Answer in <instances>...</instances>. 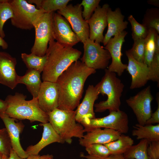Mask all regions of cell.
Here are the masks:
<instances>
[{"label": "cell", "instance_id": "obj_3", "mask_svg": "<svg viewBox=\"0 0 159 159\" xmlns=\"http://www.w3.org/2000/svg\"><path fill=\"white\" fill-rule=\"evenodd\" d=\"M26 95L18 92L8 95L5 100L7 104L5 113L16 120L26 119L31 122L38 121L43 123L49 122L47 113L39 107L37 98L26 100Z\"/></svg>", "mask_w": 159, "mask_h": 159}, {"label": "cell", "instance_id": "obj_20", "mask_svg": "<svg viewBox=\"0 0 159 159\" xmlns=\"http://www.w3.org/2000/svg\"><path fill=\"white\" fill-rule=\"evenodd\" d=\"M121 134L111 129L96 128L87 132L79 139V143L81 146L86 147L91 144H105L117 139Z\"/></svg>", "mask_w": 159, "mask_h": 159}, {"label": "cell", "instance_id": "obj_4", "mask_svg": "<svg viewBox=\"0 0 159 159\" xmlns=\"http://www.w3.org/2000/svg\"><path fill=\"white\" fill-rule=\"evenodd\" d=\"M96 85L100 94L106 95L107 99L94 104L95 112H102L107 110L109 112L120 110V98L124 85L116 73L105 69L104 75Z\"/></svg>", "mask_w": 159, "mask_h": 159}, {"label": "cell", "instance_id": "obj_15", "mask_svg": "<svg viewBox=\"0 0 159 159\" xmlns=\"http://www.w3.org/2000/svg\"><path fill=\"white\" fill-rule=\"evenodd\" d=\"M100 94L96 85H90L86 90L82 102L77 107L75 118L77 122L82 125L87 123L90 119L95 118L94 110V103Z\"/></svg>", "mask_w": 159, "mask_h": 159}, {"label": "cell", "instance_id": "obj_36", "mask_svg": "<svg viewBox=\"0 0 159 159\" xmlns=\"http://www.w3.org/2000/svg\"><path fill=\"white\" fill-rule=\"evenodd\" d=\"M100 0H83L80 4L83 6L82 14L84 19L87 21L91 16L95 10L99 6Z\"/></svg>", "mask_w": 159, "mask_h": 159}, {"label": "cell", "instance_id": "obj_21", "mask_svg": "<svg viewBox=\"0 0 159 159\" xmlns=\"http://www.w3.org/2000/svg\"><path fill=\"white\" fill-rule=\"evenodd\" d=\"M108 28L102 42L105 46L113 36L121 33L127 27L128 22L124 21V16L119 8L112 11L109 7L107 13Z\"/></svg>", "mask_w": 159, "mask_h": 159}, {"label": "cell", "instance_id": "obj_29", "mask_svg": "<svg viewBox=\"0 0 159 159\" xmlns=\"http://www.w3.org/2000/svg\"><path fill=\"white\" fill-rule=\"evenodd\" d=\"M10 0H0V35L3 38L5 36L3 29L6 22L13 16V11Z\"/></svg>", "mask_w": 159, "mask_h": 159}, {"label": "cell", "instance_id": "obj_40", "mask_svg": "<svg viewBox=\"0 0 159 159\" xmlns=\"http://www.w3.org/2000/svg\"><path fill=\"white\" fill-rule=\"evenodd\" d=\"M156 100L158 107L156 111L152 113L150 117L147 121L145 125H152L153 124L159 123V95H157Z\"/></svg>", "mask_w": 159, "mask_h": 159}, {"label": "cell", "instance_id": "obj_44", "mask_svg": "<svg viewBox=\"0 0 159 159\" xmlns=\"http://www.w3.org/2000/svg\"><path fill=\"white\" fill-rule=\"evenodd\" d=\"M8 159H24L19 156L14 150L11 148Z\"/></svg>", "mask_w": 159, "mask_h": 159}, {"label": "cell", "instance_id": "obj_10", "mask_svg": "<svg viewBox=\"0 0 159 159\" xmlns=\"http://www.w3.org/2000/svg\"><path fill=\"white\" fill-rule=\"evenodd\" d=\"M151 87L148 86L126 100L135 115L138 123L144 125L151 116V103L153 99Z\"/></svg>", "mask_w": 159, "mask_h": 159}, {"label": "cell", "instance_id": "obj_16", "mask_svg": "<svg viewBox=\"0 0 159 159\" xmlns=\"http://www.w3.org/2000/svg\"><path fill=\"white\" fill-rule=\"evenodd\" d=\"M0 117L8 134L12 148L20 157L24 159L27 158L29 155L23 148L20 141V135L24 125L21 121L16 122V119L10 117L5 113H0Z\"/></svg>", "mask_w": 159, "mask_h": 159}, {"label": "cell", "instance_id": "obj_48", "mask_svg": "<svg viewBox=\"0 0 159 159\" xmlns=\"http://www.w3.org/2000/svg\"><path fill=\"white\" fill-rule=\"evenodd\" d=\"M9 156L5 155L3 154L2 157L1 159H8Z\"/></svg>", "mask_w": 159, "mask_h": 159}, {"label": "cell", "instance_id": "obj_5", "mask_svg": "<svg viewBox=\"0 0 159 159\" xmlns=\"http://www.w3.org/2000/svg\"><path fill=\"white\" fill-rule=\"evenodd\" d=\"M47 113L49 122L65 142L70 144L73 138L80 139L83 137L84 127L76 121L75 110L57 108Z\"/></svg>", "mask_w": 159, "mask_h": 159}, {"label": "cell", "instance_id": "obj_13", "mask_svg": "<svg viewBox=\"0 0 159 159\" xmlns=\"http://www.w3.org/2000/svg\"><path fill=\"white\" fill-rule=\"evenodd\" d=\"M127 34V32L124 30L112 37L104 47L109 52L112 60L107 69L110 72L116 73L119 76L122 74L127 66V64L122 63L121 59L122 55V47Z\"/></svg>", "mask_w": 159, "mask_h": 159}, {"label": "cell", "instance_id": "obj_32", "mask_svg": "<svg viewBox=\"0 0 159 159\" xmlns=\"http://www.w3.org/2000/svg\"><path fill=\"white\" fill-rule=\"evenodd\" d=\"M70 1V0H42L41 9L46 13L54 12L66 7Z\"/></svg>", "mask_w": 159, "mask_h": 159}, {"label": "cell", "instance_id": "obj_9", "mask_svg": "<svg viewBox=\"0 0 159 159\" xmlns=\"http://www.w3.org/2000/svg\"><path fill=\"white\" fill-rule=\"evenodd\" d=\"M83 44L84 52L81 61L88 67L95 70L105 69L111 58L108 51L89 38Z\"/></svg>", "mask_w": 159, "mask_h": 159}, {"label": "cell", "instance_id": "obj_39", "mask_svg": "<svg viewBox=\"0 0 159 159\" xmlns=\"http://www.w3.org/2000/svg\"><path fill=\"white\" fill-rule=\"evenodd\" d=\"M80 157L85 159H126L123 154L112 155L106 157H102L96 156L86 155L83 153H81Z\"/></svg>", "mask_w": 159, "mask_h": 159}, {"label": "cell", "instance_id": "obj_14", "mask_svg": "<svg viewBox=\"0 0 159 159\" xmlns=\"http://www.w3.org/2000/svg\"><path fill=\"white\" fill-rule=\"evenodd\" d=\"M109 7L107 4H104L102 7L99 5L87 21L89 38L96 43L100 44L103 41L104 31L107 26V13Z\"/></svg>", "mask_w": 159, "mask_h": 159}, {"label": "cell", "instance_id": "obj_46", "mask_svg": "<svg viewBox=\"0 0 159 159\" xmlns=\"http://www.w3.org/2000/svg\"><path fill=\"white\" fill-rule=\"evenodd\" d=\"M155 51H159V35L157 33L155 37Z\"/></svg>", "mask_w": 159, "mask_h": 159}, {"label": "cell", "instance_id": "obj_38", "mask_svg": "<svg viewBox=\"0 0 159 159\" xmlns=\"http://www.w3.org/2000/svg\"><path fill=\"white\" fill-rule=\"evenodd\" d=\"M147 153L149 159H159V141L149 143Z\"/></svg>", "mask_w": 159, "mask_h": 159}, {"label": "cell", "instance_id": "obj_30", "mask_svg": "<svg viewBox=\"0 0 159 159\" xmlns=\"http://www.w3.org/2000/svg\"><path fill=\"white\" fill-rule=\"evenodd\" d=\"M143 24L148 29H155L159 34V11L158 8H152L147 10Z\"/></svg>", "mask_w": 159, "mask_h": 159}, {"label": "cell", "instance_id": "obj_8", "mask_svg": "<svg viewBox=\"0 0 159 159\" xmlns=\"http://www.w3.org/2000/svg\"><path fill=\"white\" fill-rule=\"evenodd\" d=\"M52 13H45L38 19L34 26L35 39L31 52L38 56H43L46 54L49 42L53 38Z\"/></svg>", "mask_w": 159, "mask_h": 159}, {"label": "cell", "instance_id": "obj_22", "mask_svg": "<svg viewBox=\"0 0 159 159\" xmlns=\"http://www.w3.org/2000/svg\"><path fill=\"white\" fill-rule=\"evenodd\" d=\"M39 125L43 127V131L41 140L34 145L29 146L26 150L28 155H38L40 152L48 145L54 143L62 144L65 142L54 129L49 122L41 123Z\"/></svg>", "mask_w": 159, "mask_h": 159}, {"label": "cell", "instance_id": "obj_19", "mask_svg": "<svg viewBox=\"0 0 159 159\" xmlns=\"http://www.w3.org/2000/svg\"><path fill=\"white\" fill-rule=\"evenodd\" d=\"M125 54L128 59L126 69L132 79L130 89H133L145 86L149 80L148 66L144 63L135 60L128 50L126 51Z\"/></svg>", "mask_w": 159, "mask_h": 159}, {"label": "cell", "instance_id": "obj_34", "mask_svg": "<svg viewBox=\"0 0 159 159\" xmlns=\"http://www.w3.org/2000/svg\"><path fill=\"white\" fill-rule=\"evenodd\" d=\"M148 67L149 80L157 82L159 86V51H155L153 59Z\"/></svg>", "mask_w": 159, "mask_h": 159}, {"label": "cell", "instance_id": "obj_45", "mask_svg": "<svg viewBox=\"0 0 159 159\" xmlns=\"http://www.w3.org/2000/svg\"><path fill=\"white\" fill-rule=\"evenodd\" d=\"M0 47L4 49H7L8 45L6 42L0 35Z\"/></svg>", "mask_w": 159, "mask_h": 159}, {"label": "cell", "instance_id": "obj_26", "mask_svg": "<svg viewBox=\"0 0 159 159\" xmlns=\"http://www.w3.org/2000/svg\"><path fill=\"white\" fill-rule=\"evenodd\" d=\"M149 143L145 139L140 140L137 144L132 145L123 154L126 159H149L147 148Z\"/></svg>", "mask_w": 159, "mask_h": 159}, {"label": "cell", "instance_id": "obj_1", "mask_svg": "<svg viewBox=\"0 0 159 159\" xmlns=\"http://www.w3.org/2000/svg\"><path fill=\"white\" fill-rule=\"evenodd\" d=\"M96 72L81 61L78 60L72 63L59 76L56 82L59 93L58 108L74 110L80 104L86 80Z\"/></svg>", "mask_w": 159, "mask_h": 159}, {"label": "cell", "instance_id": "obj_33", "mask_svg": "<svg viewBox=\"0 0 159 159\" xmlns=\"http://www.w3.org/2000/svg\"><path fill=\"white\" fill-rule=\"evenodd\" d=\"M128 50L135 60L139 62L144 63V39H141L134 41L132 47Z\"/></svg>", "mask_w": 159, "mask_h": 159}, {"label": "cell", "instance_id": "obj_12", "mask_svg": "<svg viewBox=\"0 0 159 159\" xmlns=\"http://www.w3.org/2000/svg\"><path fill=\"white\" fill-rule=\"evenodd\" d=\"M52 29L53 38L63 46L73 47L80 42L67 20L60 14L54 12L52 13Z\"/></svg>", "mask_w": 159, "mask_h": 159}, {"label": "cell", "instance_id": "obj_43", "mask_svg": "<svg viewBox=\"0 0 159 159\" xmlns=\"http://www.w3.org/2000/svg\"><path fill=\"white\" fill-rule=\"evenodd\" d=\"M7 107V104L5 100L0 99V113H5Z\"/></svg>", "mask_w": 159, "mask_h": 159}, {"label": "cell", "instance_id": "obj_23", "mask_svg": "<svg viewBox=\"0 0 159 159\" xmlns=\"http://www.w3.org/2000/svg\"><path fill=\"white\" fill-rule=\"evenodd\" d=\"M40 73L33 69L26 71L22 76H19L18 83L25 85L28 91L33 96V98H37L42 83L40 78Z\"/></svg>", "mask_w": 159, "mask_h": 159}, {"label": "cell", "instance_id": "obj_27", "mask_svg": "<svg viewBox=\"0 0 159 159\" xmlns=\"http://www.w3.org/2000/svg\"><path fill=\"white\" fill-rule=\"evenodd\" d=\"M21 59L28 69L36 70L41 73L43 72L46 61V56H39L31 53H22Z\"/></svg>", "mask_w": 159, "mask_h": 159}, {"label": "cell", "instance_id": "obj_31", "mask_svg": "<svg viewBox=\"0 0 159 159\" xmlns=\"http://www.w3.org/2000/svg\"><path fill=\"white\" fill-rule=\"evenodd\" d=\"M132 28V36L134 41L141 39H145L147 36L149 29L143 24L139 23L132 15L128 17Z\"/></svg>", "mask_w": 159, "mask_h": 159}, {"label": "cell", "instance_id": "obj_17", "mask_svg": "<svg viewBox=\"0 0 159 159\" xmlns=\"http://www.w3.org/2000/svg\"><path fill=\"white\" fill-rule=\"evenodd\" d=\"M16 64L15 57L7 52L0 51V83L11 89L18 84Z\"/></svg>", "mask_w": 159, "mask_h": 159}, {"label": "cell", "instance_id": "obj_11", "mask_svg": "<svg viewBox=\"0 0 159 159\" xmlns=\"http://www.w3.org/2000/svg\"><path fill=\"white\" fill-rule=\"evenodd\" d=\"M82 8L80 4L74 5L69 4L57 11V13L67 20L80 42L83 43L89 38L90 32L87 21L85 20L82 16Z\"/></svg>", "mask_w": 159, "mask_h": 159}, {"label": "cell", "instance_id": "obj_49", "mask_svg": "<svg viewBox=\"0 0 159 159\" xmlns=\"http://www.w3.org/2000/svg\"><path fill=\"white\" fill-rule=\"evenodd\" d=\"M3 154L0 151V159H1L3 156Z\"/></svg>", "mask_w": 159, "mask_h": 159}, {"label": "cell", "instance_id": "obj_37", "mask_svg": "<svg viewBox=\"0 0 159 159\" xmlns=\"http://www.w3.org/2000/svg\"><path fill=\"white\" fill-rule=\"evenodd\" d=\"M12 148L10 139L6 128L0 129V151L9 156Z\"/></svg>", "mask_w": 159, "mask_h": 159}, {"label": "cell", "instance_id": "obj_7", "mask_svg": "<svg viewBox=\"0 0 159 159\" xmlns=\"http://www.w3.org/2000/svg\"><path fill=\"white\" fill-rule=\"evenodd\" d=\"M109 112V114L106 116L90 119L82 125L85 132L96 128H104L112 129L121 134L127 133L129 130V120L127 114L120 110Z\"/></svg>", "mask_w": 159, "mask_h": 159}, {"label": "cell", "instance_id": "obj_18", "mask_svg": "<svg viewBox=\"0 0 159 159\" xmlns=\"http://www.w3.org/2000/svg\"><path fill=\"white\" fill-rule=\"evenodd\" d=\"M59 97L56 82H42L37 97L39 106L42 110L47 113L58 108Z\"/></svg>", "mask_w": 159, "mask_h": 159}, {"label": "cell", "instance_id": "obj_28", "mask_svg": "<svg viewBox=\"0 0 159 159\" xmlns=\"http://www.w3.org/2000/svg\"><path fill=\"white\" fill-rule=\"evenodd\" d=\"M157 33L155 29L150 28L149 29L148 34L145 39L144 63L148 66L150 65L153 59L155 52V38Z\"/></svg>", "mask_w": 159, "mask_h": 159}, {"label": "cell", "instance_id": "obj_2", "mask_svg": "<svg viewBox=\"0 0 159 159\" xmlns=\"http://www.w3.org/2000/svg\"><path fill=\"white\" fill-rule=\"evenodd\" d=\"M48 44L42 79L43 82H56L59 76L72 63L80 58L82 52L73 47L62 45L53 38Z\"/></svg>", "mask_w": 159, "mask_h": 159}, {"label": "cell", "instance_id": "obj_24", "mask_svg": "<svg viewBox=\"0 0 159 159\" xmlns=\"http://www.w3.org/2000/svg\"><path fill=\"white\" fill-rule=\"evenodd\" d=\"M132 135L138 140L145 139L150 143L159 141V124L142 125L138 123L133 126Z\"/></svg>", "mask_w": 159, "mask_h": 159}, {"label": "cell", "instance_id": "obj_6", "mask_svg": "<svg viewBox=\"0 0 159 159\" xmlns=\"http://www.w3.org/2000/svg\"><path fill=\"white\" fill-rule=\"evenodd\" d=\"M13 11L11 19V24L16 27L22 30H30L34 28L38 19L45 12L42 9L28 3L25 0H10Z\"/></svg>", "mask_w": 159, "mask_h": 159}, {"label": "cell", "instance_id": "obj_47", "mask_svg": "<svg viewBox=\"0 0 159 159\" xmlns=\"http://www.w3.org/2000/svg\"><path fill=\"white\" fill-rule=\"evenodd\" d=\"M148 2L149 4L159 7V0H149Z\"/></svg>", "mask_w": 159, "mask_h": 159}, {"label": "cell", "instance_id": "obj_41", "mask_svg": "<svg viewBox=\"0 0 159 159\" xmlns=\"http://www.w3.org/2000/svg\"><path fill=\"white\" fill-rule=\"evenodd\" d=\"M54 156L52 155L47 154L40 155H29L27 157L24 159H53Z\"/></svg>", "mask_w": 159, "mask_h": 159}, {"label": "cell", "instance_id": "obj_42", "mask_svg": "<svg viewBox=\"0 0 159 159\" xmlns=\"http://www.w3.org/2000/svg\"><path fill=\"white\" fill-rule=\"evenodd\" d=\"M42 0H27V2L32 4H34L36 5V8L38 9H41V5Z\"/></svg>", "mask_w": 159, "mask_h": 159}, {"label": "cell", "instance_id": "obj_25", "mask_svg": "<svg viewBox=\"0 0 159 159\" xmlns=\"http://www.w3.org/2000/svg\"><path fill=\"white\" fill-rule=\"evenodd\" d=\"M134 143L133 140L129 136L121 134L117 140L104 144L111 154H123Z\"/></svg>", "mask_w": 159, "mask_h": 159}, {"label": "cell", "instance_id": "obj_35", "mask_svg": "<svg viewBox=\"0 0 159 159\" xmlns=\"http://www.w3.org/2000/svg\"><path fill=\"white\" fill-rule=\"evenodd\" d=\"M85 148L90 155L106 157L111 155L108 149L104 144H92L85 147Z\"/></svg>", "mask_w": 159, "mask_h": 159}]
</instances>
